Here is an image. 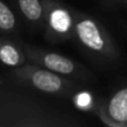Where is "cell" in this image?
<instances>
[{
    "label": "cell",
    "mask_w": 127,
    "mask_h": 127,
    "mask_svg": "<svg viewBox=\"0 0 127 127\" xmlns=\"http://www.w3.org/2000/svg\"><path fill=\"white\" fill-rule=\"evenodd\" d=\"M74 35L79 44L92 54L107 60L119 58V50L105 27L95 18L76 13Z\"/></svg>",
    "instance_id": "cell-1"
},
{
    "label": "cell",
    "mask_w": 127,
    "mask_h": 127,
    "mask_svg": "<svg viewBox=\"0 0 127 127\" xmlns=\"http://www.w3.org/2000/svg\"><path fill=\"white\" fill-rule=\"evenodd\" d=\"M96 114L107 126L127 127V86L99 104Z\"/></svg>",
    "instance_id": "cell-2"
},
{
    "label": "cell",
    "mask_w": 127,
    "mask_h": 127,
    "mask_svg": "<svg viewBox=\"0 0 127 127\" xmlns=\"http://www.w3.org/2000/svg\"><path fill=\"white\" fill-rule=\"evenodd\" d=\"M17 74L28 79L31 85L45 93H50V94L67 93L76 87L74 84L59 77L57 72H54L47 68L46 69H40L36 67L21 68L17 71Z\"/></svg>",
    "instance_id": "cell-3"
},
{
    "label": "cell",
    "mask_w": 127,
    "mask_h": 127,
    "mask_svg": "<svg viewBox=\"0 0 127 127\" xmlns=\"http://www.w3.org/2000/svg\"><path fill=\"white\" fill-rule=\"evenodd\" d=\"M76 13L59 3H48V36L56 41L66 40L74 35Z\"/></svg>",
    "instance_id": "cell-4"
},
{
    "label": "cell",
    "mask_w": 127,
    "mask_h": 127,
    "mask_svg": "<svg viewBox=\"0 0 127 127\" xmlns=\"http://www.w3.org/2000/svg\"><path fill=\"white\" fill-rule=\"evenodd\" d=\"M30 58L35 59L38 64L54 72L67 76H75L77 78L86 79L92 77L90 72L80 65L72 62L71 59L56 53H46V51H30Z\"/></svg>",
    "instance_id": "cell-5"
},
{
    "label": "cell",
    "mask_w": 127,
    "mask_h": 127,
    "mask_svg": "<svg viewBox=\"0 0 127 127\" xmlns=\"http://www.w3.org/2000/svg\"><path fill=\"white\" fill-rule=\"evenodd\" d=\"M0 62L7 66L17 67L24 62V57L15 45L6 40H0Z\"/></svg>",
    "instance_id": "cell-6"
},
{
    "label": "cell",
    "mask_w": 127,
    "mask_h": 127,
    "mask_svg": "<svg viewBox=\"0 0 127 127\" xmlns=\"http://www.w3.org/2000/svg\"><path fill=\"white\" fill-rule=\"evenodd\" d=\"M18 6L22 15L30 21H38L42 17L44 8L39 0H18Z\"/></svg>",
    "instance_id": "cell-7"
},
{
    "label": "cell",
    "mask_w": 127,
    "mask_h": 127,
    "mask_svg": "<svg viewBox=\"0 0 127 127\" xmlns=\"http://www.w3.org/2000/svg\"><path fill=\"white\" fill-rule=\"evenodd\" d=\"M74 104L76 105L77 108L81 110H94L95 112L97 110L96 104H95L94 97L90 94L89 92H86V90H81V92H78L76 95L74 96Z\"/></svg>",
    "instance_id": "cell-8"
},
{
    "label": "cell",
    "mask_w": 127,
    "mask_h": 127,
    "mask_svg": "<svg viewBox=\"0 0 127 127\" xmlns=\"http://www.w3.org/2000/svg\"><path fill=\"white\" fill-rule=\"evenodd\" d=\"M16 26V17L11 9L4 2L0 0V29L2 30H12Z\"/></svg>",
    "instance_id": "cell-9"
},
{
    "label": "cell",
    "mask_w": 127,
    "mask_h": 127,
    "mask_svg": "<svg viewBox=\"0 0 127 127\" xmlns=\"http://www.w3.org/2000/svg\"><path fill=\"white\" fill-rule=\"evenodd\" d=\"M108 4H116V3H119L122 2V0H105Z\"/></svg>",
    "instance_id": "cell-10"
},
{
    "label": "cell",
    "mask_w": 127,
    "mask_h": 127,
    "mask_svg": "<svg viewBox=\"0 0 127 127\" xmlns=\"http://www.w3.org/2000/svg\"><path fill=\"white\" fill-rule=\"evenodd\" d=\"M122 1H124V2H126V3H127V0H122Z\"/></svg>",
    "instance_id": "cell-11"
}]
</instances>
